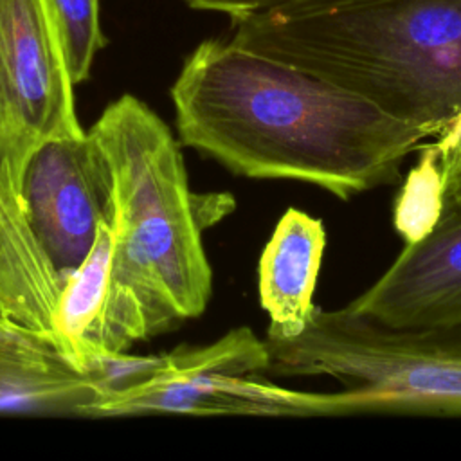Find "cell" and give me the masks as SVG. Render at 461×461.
I'll return each instance as SVG.
<instances>
[{
	"label": "cell",
	"instance_id": "8",
	"mask_svg": "<svg viewBox=\"0 0 461 461\" xmlns=\"http://www.w3.org/2000/svg\"><path fill=\"white\" fill-rule=\"evenodd\" d=\"M103 389L101 375L79 371L45 337L0 317V412L86 418Z\"/></svg>",
	"mask_w": 461,
	"mask_h": 461
},
{
	"label": "cell",
	"instance_id": "13",
	"mask_svg": "<svg viewBox=\"0 0 461 461\" xmlns=\"http://www.w3.org/2000/svg\"><path fill=\"white\" fill-rule=\"evenodd\" d=\"M198 11L225 13L232 20L274 9H328L358 0H182Z\"/></svg>",
	"mask_w": 461,
	"mask_h": 461
},
{
	"label": "cell",
	"instance_id": "12",
	"mask_svg": "<svg viewBox=\"0 0 461 461\" xmlns=\"http://www.w3.org/2000/svg\"><path fill=\"white\" fill-rule=\"evenodd\" d=\"M65 63L74 85L88 79L97 52L106 45L99 0H47Z\"/></svg>",
	"mask_w": 461,
	"mask_h": 461
},
{
	"label": "cell",
	"instance_id": "5",
	"mask_svg": "<svg viewBox=\"0 0 461 461\" xmlns=\"http://www.w3.org/2000/svg\"><path fill=\"white\" fill-rule=\"evenodd\" d=\"M267 373L331 376L339 393H306V416L389 412L461 416V319L389 326L348 306L315 308L295 337H265Z\"/></svg>",
	"mask_w": 461,
	"mask_h": 461
},
{
	"label": "cell",
	"instance_id": "1",
	"mask_svg": "<svg viewBox=\"0 0 461 461\" xmlns=\"http://www.w3.org/2000/svg\"><path fill=\"white\" fill-rule=\"evenodd\" d=\"M182 146L247 178H288L348 200L394 184L429 139L321 77L205 40L169 90Z\"/></svg>",
	"mask_w": 461,
	"mask_h": 461
},
{
	"label": "cell",
	"instance_id": "2",
	"mask_svg": "<svg viewBox=\"0 0 461 461\" xmlns=\"http://www.w3.org/2000/svg\"><path fill=\"white\" fill-rule=\"evenodd\" d=\"M112 185L113 256L103 353H128L203 313L212 270L202 232L234 211L229 193L189 189L182 142L144 101L124 94L86 130Z\"/></svg>",
	"mask_w": 461,
	"mask_h": 461
},
{
	"label": "cell",
	"instance_id": "7",
	"mask_svg": "<svg viewBox=\"0 0 461 461\" xmlns=\"http://www.w3.org/2000/svg\"><path fill=\"white\" fill-rule=\"evenodd\" d=\"M346 306L389 326L461 319V194L448 200L434 227L405 245L384 276Z\"/></svg>",
	"mask_w": 461,
	"mask_h": 461
},
{
	"label": "cell",
	"instance_id": "4",
	"mask_svg": "<svg viewBox=\"0 0 461 461\" xmlns=\"http://www.w3.org/2000/svg\"><path fill=\"white\" fill-rule=\"evenodd\" d=\"M47 0H0V315L43 319L61 279L38 247L23 203L36 149L85 133Z\"/></svg>",
	"mask_w": 461,
	"mask_h": 461
},
{
	"label": "cell",
	"instance_id": "3",
	"mask_svg": "<svg viewBox=\"0 0 461 461\" xmlns=\"http://www.w3.org/2000/svg\"><path fill=\"white\" fill-rule=\"evenodd\" d=\"M230 43L321 77L430 137L461 115V0H358L232 20Z\"/></svg>",
	"mask_w": 461,
	"mask_h": 461
},
{
	"label": "cell",
	"instance_id": "14",
	"mask_svg": "<svg viewBox=\"0 0 461 461\" xmlns=\"http://www.w3.org/2000/svg\"><path fill=\"white\" fill-rule=\"evenodd\" d=\"M432 142L439 157L443 193L447 203L448 200L461 194V115Z\"/></svg>",
	"mask_w": 461,
	"mask_h": 461
},
{
	"label": "cell",
	"instance_id": "9",
	"mask_svg": "<svg viewBox=\"0 0 461 461\" xmlns=\"http://www.w3.org/2000/svg\"><path fill=\"white\" fill-rule=\"evenodd\" d=\"M324 247L319 218L295 207L283 212L258 265L259 304L270 319L267 335L295 337L312 319Z\"/></svg>",
	"mask_w": 461,
	"mask_h": 461
},
{
	"label": "cell",
	"instance_id": "10",
	"mask_svg": "<svg viewBox=\"0 0 461 461\" xmlns=\"http://www.w3.org/2000/svg\"><path fill=\"white\" fill-rule=\"evenodd\" d=\"M113 234L108 220L99 223L92 250L63 281L50 317L56 349L79 371L97 373L106 362L103 322L108 299Z\"/></svg>",
	"mask_w": 461,
	"mask_h": 461
},
{
	"label": "cell",
	"instance_id": "6",
	"mask_svg": "<svg viewBox=\"0 0 461 461\" xmlns=\"http://www.w3.org/2000/svg\"><path fill=\"white\" fill-rule=\"evenodd\" d=\"M31 230L61 283L88 256L112 218L110 173L88 131L41 144L23 176Z\"/></svg>",
	"mask_w": 461,
	"mask_h": 461
},
{
	"label": "cell",
	"instance_id": "11",
	"mask_svg": "<svg viewBox=\"0 0 461 461\" xmlns=\"http://www.w3.org/2000/svg\"><path fill=\"white\" fill-rule=\"evenodd\" d=\"M418 162L411 167L394 202V229L405 245L421 240L438 221L443 203V176L434 142L418 149Z\"/></svg>",
	"mask_w": 461,
	"mask_h": 461
}]
</instances>
